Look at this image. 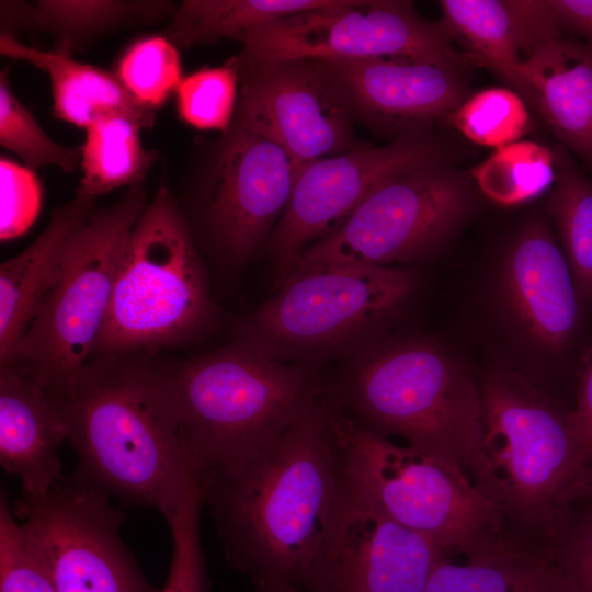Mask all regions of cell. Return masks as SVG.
Wrapping results in <instances>:
<instances>
[{
  "label": "cell",
  "mask_w": 592,
  "mask_h": 592,
  "mask_svg": "<svg viewBox=\"0 0 592 592\" xmlns=\"http://www.w3.org/2000/svg\"><path fill=\"white\" fill-rule=\"evenodd\" d=\"M345 477L322 397L273 442L198 481L228 562L257 592H300Z\"/></svg>",
  "instance_id": "obj_1"
},
{
  "label": "cell",
  "mask_w": 592,
  "mask_h": 592,
  "mask_svg": "<svg viewBox=\"0 0 592 592\" xmlns=\"http://www.w3.org/2000/svg\"><path fill=\"white\" fill-rule=\"evenodd\" d=\"M47 390L62 412L76 470L170 524L198 481L156 354L94 356Z\"/></svg>",
  "instance_id": "obj_2"
},
{
  "label": "cell",
  "mask_w": 592,
  "mask_h": 592,
  "mask_svg": "<svg viewBox=\"0 0 592 592\" xmlns=\"http://www.w3.org/2000/svg\"><path fill=\"white\" fill-rule=\"evenodd\" d=\"M323 395L361 425L459 468L494 501L483 449L478 386L443 346L419 338L380 339L346 360Z\"/></svg>",
  "instance_id": "obj_3"
},
{
  "label": "cell",
  "mask_w": 592,
  "mask_h": 592,
  "mask_svg": "<svg viewBox=\"0 0 592 592\" xmlns=\"http://www.w3.org/2000/svg\"><path fill=\"white\" fill-rule=\"evenodd\" d=\"M197 481L280 437L323 395L312 368L234 340L189 360L159 358Z\"/></svg>",
  "instance_id": "obj_4"
},
{
  "label": "cell",
  "mask_w": 592,
  "mask_h": 592,
  "mask_svg": "<svg viewBox=\"0 0 592 592\" xmlns=\"http://www.w3.org/2000/svg\"><path fill=\"white\" fill-rule=\"evenodd\" d=\"M216 307L201 250L161 184L134 226L94 356L153 353L205 335Z\"/></svg>",
  "instance_id": "obj_5"
},
{
  "label": "cell",
  "mask_w": 592,
  "mask_h": 592,
  "mask_svg": "<svg viewBox=\"0 0 592 592\" xmlns=\"http://www.w3.org/2000/svg\"><path fill=\"white\" fill-rule=\"evenodd\" d=\"M418 274L395 266L327 265L292 272L274 296L239 321L235 340L306 367L350 358L383 339Z\"/></svg>",
  "instance_id": "obj_6"
},
{
  "label": "cell",
  "mask_w": 592,
  "mask_h": 592,
  "mask_svg": "<svg viewBox=\"0 0 592 592\" xmlns=\"http://www.w3.org/2000/svg\"><path fill=\"white\" fill-rule=\"evenodd\" d=\"M480 394L494 501L504 516L548 538L592 499V466L577 448L569 410L508 369L487 374Z\"/></svg>",
  "instance_id": "obj_7"
},
{
  "label": "cell",
  "mask_w": 592,
  "mask_h": 592,
  "mask_svg": "<svg viewBox=\"0 0 592 592\" xmlns=\"http://www.w3.org/2000/svg\"><path fill=\"white\" fill-rule=\"evenodd\" d=\"M196 145L180 171L179 194L172 193L200 250L241 267L265 248L303 167L237 118Z\"/></svg>",
  "instance_id": "obj_8"
},
{
  "label": "cell",
  "mask_w": 592,
  "mask_h": 592,
  "mask_svg": "<svg viewBox=\"0 0 592 592\" xmlns=\"http://www.w3.org/2000/svg\"><path fill=\"white\" fill-rule=\"evenodd\" d=\"M328 403L346 482L390 519L465 555L502 531L499 505L459 468L397 445Z\"/></svg>",
  "instance_id": "obj_9"
},
{
  "label": "cell",
  "mask_w": 592,
  "mask_h": 592,
  "mask_svg": "<svg viewBox=\"0 0 592 592\" xmlns=\"http://www.w3.org/2000/svg\"><path fill=\"white\" fill-rule=\"evenodd\" d=\"M148 202L141 183L93 210L72 239L55 287L7 364L44 388L56 389L92 358L125 247Z\"/></svg>",
  "instance_id": "obj_10"
},
{
  "label": "cell",
  "mask_w": 592,
  "mask_h": 592,
  "mask_svg": "<svg viewBox=\"0 0 592 592\" xmlns=\"http://www.w3.org/2000/svg\"><path fill=\"white\" fill-rule=\"evenodd\" d=\"M476 187L470 173L448 159L410 167L375 189L332 235L308 247L292 272L424 260L449 242L471 216Z\"/></svg>",
  "instance_id": "obj_11"
},
{
  "label": "cell",
  "mask_w": 592,
  "mask_h": 592,
  "mask_svg": "<svg viewBox=\"0 0 592 592\" xmlns=\"http://www.w3.org/2000/svg\"><path fill=\"white\" fill-rule=\"evenodd\" d=\"M452 38L442 22L423 19L411 1L338 0L255 27L242 39L237 58L397 57L464 68L468 60L454 48Z\"/></svg>",
  "instance_id": "obj_12"
},
{
  "label": "cell",
  "mask_w": 592,
  "mask_h": 592,
  "mask_svg": "<svg viewBox=\"0 0 592 592\" xmlns=\"http://www.w3.org/2000/svg\"><path fill=\"white\" fill-rule=\"evenodd\" d=\"M12 510L33 536L56 592H159L121 537L126 514L78 470L43 494L21 492Z\"/></svg>",
  "instance_id": "obj_13"
},
{
  "label": "cell",
  "mask_w": 592,
  "mask_h": 592,
  "mask_svg": "<svg viewBox=\"0 0 592 592\" xmlns=\"http://www.w3.org/2000/svg\"><path fill=\"white\" fill-rule=\"evenodd\" d=\"M235 118L281 145L304 167L364 146L348 86L330 60L244 61Z\"/></svg>",
  "instance_id": "obj_14"
},
{
  "label": "cell",
  "mask_w": 592,
  "mask_h": 592,
  "mask_svg": "<svg viewBox=\"0 0 592 592\" xmlns=\"http://www.w3.org/2000/svg\"><path fill=\"white\" fill-rule=\"evenodd\" d=\"M448 156L430 128H419L384 146L364 145L304 166L264 248L276 285L308 247L338 230L382 183L410 167Z\"/></svg>",
  "instance_id": "obj_15"
},
{
  "label": "cell",
  "mask_w": 592,
  "mask_h": 592,
  "mask_svg": "<svg viewBox=\"0 0 592 592\" xmlns=\"http://www.w3.org/2000/svg\"><path fill=\"white\" fill-rule=\"evenodd\" d=\"M446 555L390 519L345 480L300 592H424Z\"/></svg>",
  "instance_id": "obj_16"
},
{
  "label": "cell",
  "mask_w": 592,
  "mask_h": 592,
  "mask_svg": "<svg viewBox=\"0 0 592 592\" xmlns=\"http://www.w3.org/2000/svg\"><path fill=\"white\" fill-rule=\"evenodd\" d=\"M498 286L508 319L530 344L556 356L573 348L588 308L544 218H531L513 238Z\"/></svg>",
  "instance_id": "obj_17"
},
{
  "label": "cell",
  "mask_w": 592,
  "mask_h": 592,
  "mask_svg": "<svg viewBox=\"0 0 592 592\" xmlns=\"http://www.w3.org/2000/svg\"><path fill=\"white\" fill-rule=\"evenodd\" d=\"M330 61L348 86L356 122L392 138L430 128L466 99L463 68L397 57Z\"/></svg>",
  "instance_id": "obj_18"
},
{
  "label": "cell",
  "mask_w": 592,
  "mask_h": 592,
  "mask_svg": "<svg viewBox=\"0 0 592 592\" xmlns=\"http://www.w3.org/2000/svg\"><path fill=\"white\" fill-rule=\"evenodd\" d=\"M442 23L459 38L464 56L504 79L524 101V60L562 37L550 0H442Z\"/></svg>",
  "instance_id": "obj_19"
},
{
  "label": "cell",
  "mask_w": 592,
  "mask_h": 592,
  "mask_svg": "<svg viewBox=\"0 0 592 592\" xmlns=\"http://www.w3.org/2000/svg\"><path fill=\"white\" fill-rule=\"evenodd\" d=\"M68 439L52 394L14 365H0V464L22 492L43 494L62 476L58 448Z\"/></svg>",
  "instance_id": "obj_20"
},
{
  "label": "cell",
  "mask_w": 592,
  "mask_h": 592,
  "mask_svg": "<svg viewBox=\"0 0 592 592\" xmlns=\"http://www.w3.org/2000/svg\"><path fill=\"white\" fill-rule=\"evenodd\" d=\"M94 198L75 193L54 209L41 235L0 265V365L7 364L55 287L67 250L93 210Z\"/></svg>",
  "instance_id": "obj_21"
},
{
  "label": "cell",
  "mask_w": 592,
  "mask_h": 592,
  "mask_svg": "<svg viewBox=\"0 0 592 592\" xmlns=\"http://www.w3.org/2000/svg\"><path fill=\"white\" fill-rule=\"evenodd\" d=\"M527 104L551 132L592 166V52L570 38L551 41L524 60Z\"/></svg>",
  "instance_id": "obj_22"
},
{
  "label": "cell",
  "mask_w": 592,
  "mask_h": 592,
  "mask_svg": "<svg viewBox=\"0 0 592 592\" xmlns=\"http://www.w3.org/2000/svg\"><path fill=\"white\" fill-rule=\"evenodd\" d=\"M0 53L23 60L44 71L50 83L56 118L86 129L110 114L132 117L144 129L153 127L156 111L138 104L114 72L75 59L70 53L44 50L20 42L1 31Z\"/></svg>",
  "instance_id": "obj_23"
},
{
  "label": "cell",
  "mask_w": 592,
  "mask_h": 592,
  "mask_svg": "<svg viewBox=\"0 0 592 592\" xmlns=\"http://www.w3.org/2000/svg\"><path fill=\"white\" fill-rule=\"evenodd\" d=\"M466 556L464 563L442 557L424 592H561L557 569L546 549L534 550L502 531Z\"/></svg>",
  "instance_id": "obj_24"
},
{
  "label": "cell",
  "mask_w": 592,
  "mask_h": 592,
  "mask_svg": "<svg viewBox=\"0 0 592 592\" xmlns=\"http://www.w3.org/2000/svg\"><path fill=\"white\" fill-rule=\"evenodd\" d=\"M11 2V1H10ZM11 2L19 24L50 34L67 53L116 29L153 24L172 16L177 5L161 0H37Z\"/></svg>",
  "instance_id": "obj_25"
},
{
  "label": "cell",
  "mask_w": 592,
  "mask_h": 592,
  "mask_svg": "<svg viewBox=\"0 0 592 592\" xmlns=\"http://www.w3.org/2000/svg\"><path fill=\"white\" fill-rule=\"evenodd\" d=\"M139 123L110 114L84 129L80 149L81 178L76 193L96 200L119 187L145 183L158 153L143 146Z\"/></svg>",
  "instance_id": "obj_26"
},
{
  "label": "cell",
  "mask_w": 592,
  "mask_h": 592,
  "mask_svg": "<svg viewBox=\"0 0 592 592\" xmlns=\"http://www.w3.org/2000/svg\"><path fill=\"white\" fill-rule=\"evenodd\" d=\"M338 0H184L164 29L179 48L213 44L221 38L240 43L252 30L275 20L326 8Z\"/></svg>",
  "instance_id": "obj_27"
},
{
  "label": "cell",
  "mask_w": 592,
  "mask_h": 592,
  "mask_svg": "<svg viewBox=\"0 0 592 592\" xmlns=\"http://www.w3.org/2000/svg\"><path fill=\"white\" fill-rule=\"evenodd\" d=\"M556 180L547 198L580 298L592 310V179L568 152L555 150Z\"/></svg>",
  "instance_id": "obj_28"
},
{
  "label": "cell",
  "mask_w": 592,
  "mask_h": 592,
  "mask_svg": "<svg viewBox=\"0 0 592 592\" xmlns=\"http://www.w3.org/2000/svg\"><path fill=\"white\" fill-rule=\"evenodd\" d=\"M470 175L491 201L517 205L539 196L556 180L555 151L532 140H517L476 166Z\"/></svg>",
  "instance_id": "obj_29"
},
{
  "label": "cell",
  "mask_w": 592,
  "mask_h": 592,
  "mask_svg": "<svg viewBox=\"0 0 592 592\" xmlns=\"http://www.w3.org/2000/svg\"><path fill=\"white\" fill-rule=\"evenodd\" d=\"M116 78L141 106H163L183 79L179 47L164 34L137 38L119 56Z\"/></svg>",
  "instance_id": "obj_30"
},
{
  "label": "cell",
  "mask_w": 592,
  "mask_h": 592,
  "mask_svg": "<svg viewBox=\"0 0 592 592\" xmlns=\"http://www.w3.org/2000/svg\"><path fill=\"white\" fill-rule=\"evenodd\" d=\"M239 70L235 57L216 67H203L184 76L175 91L179 118L198 130L225 133L238 103Z\"/></svg>",
  "instance_id": "obj_31"
},
{
  "label": "cell",
  "mask_w": 592,
  "mask_h": 592,
  "mask_svg": "<svg viewBox=\"0 0 592 592\" xmlns=\"http://www.w3.org/2000/svg\"><path fill=\"white\" fill-rule=\"evenodd\" d=\"M449 118L469 140L496 149L520 140L531 127L524 99L514 90L501 87L466 98Z\"/></svg>",
  "instance_id": "obj_32"
},
{
  "label": "cell",
  "mask_w": 592,
  "mask_h": 592,
  "mask_svg": "<svg viewBox=\"0 0 592 592\" xmlns=\"http://www.w3.org/2000/svg\"><path fill=\"white\" fill-rule=\"evenodd\" d=\"M0 144L33 172L48 166L64 172L80 167L79 147L58 144L44 132L10 88L8 69L0 73Z\"/></svg>",
  "instance_id": "obj_33"
},
{
  "label": "cell",
  "mask_w": 592,
  "mask_h": 592,
  "mask_svg": "<svg viewBox=\"0 0 592 592\" xmlns=\"http://www.w3.org/2000/svg\"><path fill=\"white\" fill-rule=\"evenodd\" d=\"M0 496V592H56L38 547Z\"/></svg>",
  "instance_id": "obj_34"
},
{
  "label": "cell",
  "mask_w": 592,
  "mask_h": 592,
  "mask_svg": "<svg viewBox=\"0 0 592 592\" xmlns=\"http://www.w3.org/2000/svg\"><path fill=\"white\" fill-rule=\"evenodd\" d=\"M547 542L561 592H592V499L573 506Z\"/></svg>",
  "instance_id": "obj_35"
},
{
  "label": "cell",
  "mask_w": 592,
  "mask_h": 592,
  "mask_svg": "<svg viewBox=\"0 0 592 592\" xmlns=\"http://www.w3.org/2000/svg\"><path fill=\"white\" fill-rule=\"evenodd\" d=\"M202 506L200 490L195 487L169 524L173 542L172 557L167 581L159 592L208 591L200 534Z\"/></svg>",
  "instance_id": "obj_36"
},
{
  "label": "cell",
  "mask_w": 592,
  "mask_h": 592,
  "mask_svg": "<svg viewBox=\"0 0 592 592\" xmlns=\"http://www.w3.org/2000/svg\"><path fill=\"white\" fill-rule=\"evenodd\" d=\"M1 240L25 231L41 205L39 183L34 172L1 158Z\"/></svg>",
  "instance_id": "obj_37"
},
{
  "label": "cell",
  "mask_w": 592,
  "mask_h": 592,
  "mask_svg": "<svg viewBox=\"0 0 592 592\" xmlns=\"http://www.w3.org/2000/svg\"><path fill=\"white\" fill-rule=\"evenodd\" d=\"M568 420L579 453L592 466V342L582 353L576 403Z\"/></svg>",
  "instance_id": "obj_38"
},
{
  "label": "cell",
  "mask_w": 592,
  "mask_h": 592,
  "mask_svg": "<svg viewBox=\"0 0 592 592\" xmlns=\"http://www.w3.org/2000/svg\"><path fill=\"white\" fill-rule=\"evenodd\" d=\"M562 30L582 36L592 52V0H550Z\"/></svg>",
  "instance_id": "obj_39"
}]
</instances>
